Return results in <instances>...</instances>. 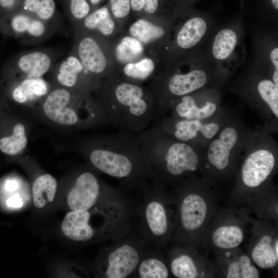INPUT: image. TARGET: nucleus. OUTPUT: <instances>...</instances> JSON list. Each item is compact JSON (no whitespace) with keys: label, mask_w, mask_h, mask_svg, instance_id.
Listing matches in <instances>:
<instances>
[{"label":"nucleus","mask_w":278,"mask_h":278,"mask_svg":"<svg viewBox=\"0 0 278 278\" xmlns=\"http://www.w3.org/2000/svg\"><path fill=\"white\" fill-rule=\"evenodd\" d=\"M144 51V45L138 40L132 36H126L116 46L114 54L119 62L126 64L138 61Z\"/></svg>","instance_id":"nucleus-30"},{"label":"nucleus","mask_w":278,"mask_h":278,"mask_svg":"<svg viewBox=\"0 0 278 278\" xmlns=\"http://www.w3.org/2000/svg\"><path fill=\"white\" fill-rule=\"evenodd\" d=\"M130 4L131 12L138 18L160 19L175 14L169 0H130Z\"/></svg>","instance_id":"nucleus-25"},{"label":"nucleus","mask_w":278,"mask_h":278,"mask_svg":"<svg viewBox=\"0 0 278 278\" xmlns=\"http://www.w3.org/2000/svg\"><path fill=\"white\" fill-rule=\"evenodd\" d=\"M16 0H0V6L4 8H10L16 4Z\"/></svg>","instance_id":"nucleus-44"},{"label":"nucleus","mask_w":278,"mask_h":278,"mask_svg":"<svg viewBox=\"0 0 278 278\" xmlns=\"http://www.w3.org/2000/svg\"><path fill=\"white\" fill-rule=\"evenodd\" d=\"M78 55L81 63L86 70L95 74L112 75L108 70L106 55L98 42L93 38L85 37L79 43Z\"/></svg>","instance_id":"nucleus-23"},{"label":"nucleus","mask_w":278,"mask_h":278,"mask_svg":"<svg viewBox=\"0 0 278 278\" xmlns=\"http://www.w3.org/2000/svg\"><path fill=\"white\" fill-rule=\"evenodd\" d=\"M126 195L121 189L99 179L93 172L83 171L77 176L66 202L71 211L89 210Z\"/></svg>","instance_id":"nucleus-14"},{"label":"nucleus","mask_w":278,"mask_h":278,"mask_svg":"<svg viewBox=\"0 0 278 278\" xmlns=\"http://www.w3.org/2000/svg\"><path fill=\"white\" fill-rule=\"evenodd\" d=\"M253 133L239 114L229 110L219 130L201 152V176L218 187L222 181L234 179Z\"/></svg>","instance_id":"nucleus-5"},{"label":"nucleus","mask_w":278,"mask_h":278,"mask_svg":"<svg viewBox=\"0 0 278 278\" xmlns=\"http://www.w3.org/2000/svg\"><path fill=\"white\" fill-rule=\"evenodd\" d=\"M19 182L12 179L7 180L5 183L4 188L8 192H13L19 188Z\"/></svg>","instance_id":"nucleus-43"},{"label":"nucleus","mask_w":278,"mask_h":278,"mask_svg":"<svg viewBox=\"0 0 278 278\" xmlns=\"http://www.w3.org/2000/svg\"><path fill=\"white\" fill-rule=\"evenodd\" d=\"M214 75L215 71L198 59L187 64L185 70L179 66L164 70L154 78L149 88L157 101L158 116L162 114L170 100L205 88Z\"/></svg>","instance_id":"nucleus-9"},{"label":"nucleus","mask_w":278,"mask_h":278,"mask_svg":"<svg viewBox=\"0 0 278 278\" xmlns=\"http://www.w3.org/2000/svg\"><path fill=\"white\" fill-rule=\"evenodd\" d=\"M45 27L43 24L37 20H31L27 28L28 32L34 37L41 36L44 32Z\"/></svg>","instance_id":"nucleus-39"},{"label":"nucleus","mask_w":278,"mask_h":278,"mask_svg":"<svg viewBox=\"0 0 278 278\" xmlns=\"http://www.w3.org/2000/svg\"><path fill=\"white\" fill-rule=\"evenodd\" d=\"M198 0H169L174 10L182 9L190 6Z\"/></svg>","instance_id":"nucleus-41"},{"label":"nucleus","mask_w":278,"mask_h":278,"mask_svg":"<svg viewBox=\"0 0 278 278\" xmlns=\"http://www.w3.org/2000/svg\"><path fill=\"white\" fill-rule=\"evenodd\" d=\"M47 92L45 81L39 78L24 80L13 92V98L19 103H24L27 100L41 96Z\"/></svg>","instance_id":"nucleus-31"},{"label":"nucleus","mask_w":278,"mask_h":278,"mask_svg":"<svg viewBox=\"0 0 278 278\" xmlns=\"http://www.w3.org/2000/svg\"><path fill=\"white\" fill-rule=\"evenodd\" d=\"M88 153L97 170L117 180L125 190L140 193L147 186L137 134L119 130L102 135Z\"/></svg>","instance_id":"nucleus-4"},{"label":"nucleus","mask_w":278,"mask_h":278,"mask_svg":"<svg viewBox=\"0 0 278 278\" xmlns=\"http://www.w3.org/2000/svg\"><path fill=\"white\" fill-rule=\"evenodd\" d=\"M277 161V144L269 131L265 128L254 131L238 166L233 191L240 196L267 193Z\"/></svg>","instance_id":"nucleus-7"},{"label":"nucleus","mask_w":278,"mask_h":278,"mask_svg":"<svg viewBox=\"0 0 278 278\" xmlns=\"http://www.w3.org/2000/svg\"><path fill=\"white\" fill-rule=\"evenodd\" d=\"M57 183L56 179L49 174H44L36 179L32 187L34 206L42 208L55 199Z\"/></svg>","instance_id":"nucleus-26"},{"label":"nucleus","mask_w":278,"mask_h":278,"mask_svg":"<svg viewBox=\"0 0 278 278\" xmlns=\"http://www.w3.org/2000/svg\"><path fill=\"white\" fill-rule=\"evenodd\" d=\"M31 20L29 17L24 14L16 15L12 20V27L18 32H24L27 30Z\"/></svg>","instance_id":"nucleus-38"},{"label":"nucleus","mask_w":278,"mask_h":278,"mask_svg":"<svg viewBox=\"0 0 278 278\" xmlns=\"http://www.w3.org/2000/svg\"><path fill=\"white\" fill-rule=\"evenodd\" d=\"M141 194L142 201L136 205V225L150 247L166 251L177 226V210L170 190L152 182Z\"/></svg>","instance_id":"nucleus-6"},{"label":"nucleus","mask_w":278,"mask_h":278,"mask_svg":"<svg viewBox=\"0 0 278 278\" xmlns=\"http://www.w3.org/2000/svg\"><path fill=\"white\" fill-rule=\"evenodd\" d=\"M27 143L25 127L18 123L14 126L11 136L0 139V150L7 154L15 155L22 151Z\"/></svg>","instance_id":"nucleus-32"},{"label":"nucleus","mask_w":278,"mask_h":278,"mask_svg":"<svg viewBox=\"0 0 278 278\" xmlns=\"http://www.w3.org/2000/svg\"><path fill=\"white\" fill-rule=\"evenodd\" d=\"M89 215V210L68 212L61 223L63 234L78 242L98 241L94 231L88 224Z\"/></svg>","instance_id":"nucleus-22"},{"label":"nucleus","mask_w":278,"mask_h":278,"mask_svg":"<svg viewBox=\"0 0 278 278\" xmlns=\"http://www.w3.org/2000/svg\"><path fill=\"white\" fill-rule=\"evenodd\" d=\"M99 105L107 123L134 134L146 129L158 114L157 101L149 88L115 73L107 77Z\"/></svg>","instance_id":"nucleus-3"},{"label":"nucleus","mask_w":278,"mask_h":278,"mask_svg":"<svg viewBox=\"0 0 278 278\" xmlns=\"http://www.w3.org/2000/svg\"><path fill=\"white\" fill-rule=\"evenodd\" d=\"M229 256L220 266H216V273L222 271L227 278H258L259 271L248 254L238 248L229 250Z\"/></svg>","instance_id":"nucleus-20"},{"label":"nucleus","mask_w":278,"mask_h":278,"mask_svg":"<svg viewBox=\"0 0 278 278\" xmlns=\"http://www.w3.org/2000/svg\"><path fill=\"white\" fill-rule=\"evenodd\" d=\"M115 22L108 4L94 10L84 19L86 28L97 30L106 36L111 35L114 31Z\"/></svg>","instance_id":"nucleus-27"},{"label":"nucleus","mask_w":278,"mask_h":278,"mask_svg":"<svg viewBox=\"0 0 278 278\" xmlns=\"http://www.w3.org/2000/svg\"><path fill=\"white\" fill-rule=\"evenodd\" d=\"M202 247L171 246L166 251V258L171 276L176 278L209 277L216 273L214 262Z\"/></svg>","instance_id":"nucleus-15"},{"label":"nucleus","mask_w":278,"mask_h":278,"mask_svg":"<svg viewBox=\"0 0 278 278\" xmlns=\"http://www.w3.org/2000/svg\"><path fill=\"white\" fill-rule=\"evenodd\" d=\"M51 60L42 52H32L22 56L18 62L20 70L30 77L39 78L49 70Z\"/></svg>","instance_id":"nucleus-28"},{"label":"nucleus","mask_w":278,"mask_h":278,"mask_svg":"<svg viewBox=\"0 0 278 278\" xmlns=\"http://www.w3.org/2000/svg\"><path fill=\"white\" fill-rule=\"evenodd\" d=\"M267 220H253L248 254L256 267L272 269L278 264V238L275 226Z\"/></svg>","instance_id":"nucleus-16"},{"label":"nucleus","mask_w":278,"mask_h":278,"mask_svg":"<svg viewBox=\"0 0 278 278\" xmlns=\"http://www.w3.org/2000/svg\"><path fill=\"white\" fill-rule=\"evenodd\" d=\"M55 7L54 0H41L39 7L36 13L41 19L47 20L53 15Z\"/></svg>","instance_id":"nucleus-37"},{"label":"nucleus","mask_w":278,"mask_h":278,"mask_svg":"<svg viewBox=\"0 0 278 278\" xmlns=\"http://www.w3.org/2000/svg\"><path fill=\"white\" fill-rule=\"evenodd\" d=\"M209 27L207 18L201 14L191 13L177 31L173 43L182 51L196 47L206 36Z\"/></svg>","instance_id":"nucleus-17"},{"label":"nucleus","mask_w":278,"mask_h":278,"mask_svg":"<svg viewBox=\"0 0 278 278\" xmlns=\"http://www.w3.org/2000/svg\"><path fill=\"white\" fill-rule=\"evenodd\" d=\"M41 0H24V8L31 12H35L38 10Z\"/></svg>","instance_id":"nucleus-42"},{"label":"nucleus","mask_w":278,"mask_h":278,"mask_svg":"<svg viewBox=\"0 0 278 278\" xmlns=\"http://www.w3.org/2000/svg\"><path fill=\"white\" fill-rule=\"evenodd\" d=\"M244 207L220 209L204 236L202 247L217 252L239 248L251 231L253 220Z\"/></svg>","instance_id":"nucleus-10"},{"label":"nucleus","mask_w":278,"mask_h":278,"mask_svg":"<svg viewBox=\"0 0 278 278\" xmlns=\"http://www.w3.org/2000/svg\"><path fill=\"white\" fill-rule=\"evenodd\" d=\"M241 90L242 99L265 123V129L276 132L278 122V87L266 70L254 76Z\"/></svg>","instance_id":"nucleus-13"},{"label":"nucleus","mask_w":278,"mask_h":278,"mask_svg":"<svg viewBox=\"0 0 278 278\" xmlns=\"http://www.w3.org/2000/svg\"><path fill=\"white\" fill-rule=\"evenodd\" d=\"M177 226L169 246L200 247L219 208V187L198 174L171 186Z\"/></svg>","instance_id":"nucleus-1"},{"label":"nucleus","mask_w":278,"mask_h":278,"mask_svg":"<svg viewBox=\"0 0 278 278\" xmlns=\"http://www.w3.org/2000/svg\"><path fill=\"white\" fill-rule=\"evenodd\" d=\"M90 3L91 9H96L101 3L104 0H88Z\"/></svg>","instance_id":"nucleus-45"},{"label":"nucleus","mask_w":278,"mask_h":278,"mask_svg":"<svg viewBox=\"0 0 278 278\" xmlns=\"http://www.w3.org/2000/svg\"><path fill=\"white\" fill-rule=\"evenodd\" d=\"M147 179L165 187L200 173L201 153L164 134L155 124L137 134Z\"/></svg>","instance_id":"nucleus-2"},{"label":"nucleus","mask_w":278,"mask_h":278,"mask_svg":"<svg viewBox=\"0 0 278 278\" xmlns=\"http://www.w3.org/2000/svg\"><path fill=\"white\" fill-rule=\"evenodd\" d=\"M83 69L80 61L75 57L71 56L61 64L57 80L63 85L73 87L76 84L79 75Z\"/></svg>","instance_id":"nucleus-33"},{"label":"nucleus","mask_w":278,"mask_h":278,"mask_svg":"<svg viewBox=\"0 0 278 278\" xmlns=\"http://www.w3.org/2000/svg\"><path fill=\"white\" fill-rule=\"evenodd\" d=\"M272 6L276 10H278V0H270Z\"/></svg>","instance_id":"nucleus-46"},{"label":"nucleus","mask_w":278,"mask_h":278,"mask_svg":"<svg viewBox=\"0 0 278 278\" xmlns=\"http://www.w3.org/2000/svg\"><path fill=\"white\" fill-rule=\"evenodd\" d=\"M69 2L71 13L75 19H83L91 12L88 0H69Z\"/></svg>","instance_id":"nucleus-36"},{"label":"nucleus","mask_w":278,"mask_h":278,"mask_svg":"<svg viewBox=\"0 0 278 278\" xmlns=\"http://www.w3.org/2000/svg\"><path fill=\"white\" fill-rule=\"evenodd\" d=\"M6 202L7 206L14 208L21 207L23 204V200L18 193L12 195Z\"/></svg>","instance_id":"nucleus-40"},{"label":"nucleus","mask_w":278,"mask_h":278,"mask_svg":"<svg viewBox=\"0 0 278 278\" xmlns=\"http://www.w3.org/2000/svg\"><path fill=\"white\" fill-rule=\"evenodd\" d=\"M224 109L221 107V97L218 92L205 87L170 100L160 115L208 121L218 117Z\"/></svg>","instance_id":"nucleus-12"},{"label":"nucleus","mask_w":278,"mask_h":278,"mask_svg":"<svg viewBox=\"0 0 278 278\" xmlns=\"http://www.w3.org/2000/svg\"><path fill=\"white\" fill-rule=\"evenodd\" d=\"M228 112L225 109L218 117L208 121L162 115L154 120L155 124L167 136L188 144L201 152L217 133Z\"/></svg>","instance_id":"nucleus-11"},{"label":"nucleus","mask_w":278,"mask_h":278,"mask_svg":"<svg viewBox=\"0 0 278 278\" xmlns=\"http://www.w3.org/2000/svg\"><path fill=\"white\" fill-rule=\"evenodd\" d=\"M242 39L239 31L235 27H224L215 34L211 45V54L217 64L222 66L231 62L239 51Z\"/></svg>","instance_id":"nucleus-18"},{"label":"nucleus","mask_w":278,"mask_h":278,"mask_svg":"<svg viewBox=\"0 0 278 278\" xmlns=\"http://www.w3.org/2000/svg\"><path fill=\"white\" fill-rule=\"evenodd\" d=\"M157 19H159L138 18L129 28L130 36L138 40L143 45L159 43L164 41L168 37L169 25L165 23H154Z\"/></svg>","instance_id":"nucleus-24"},{"label":"nucleus","mask_w":278,"mask_h":278,"mask_svg":"<svg viewBox=\"0 0 278 278\" xmlns=\"http://www.w3.org/2000/svg\"><path fill=\"white\" fill-rule=\"evenodd\" d=\"M266 59L268 61L267 72L272 80L278 87V47L276 45L272 46L268 51Z\"/></svg>","instance_id":"nucleus-35"},{"label":"nucleus","mask_w":278,"mask_h":278,"mask_svg":"<svg viewBox=\"0 0 278 278\" xmlns=\"http://www.w3.org/2000/svg\"><path fill=\"white\" fill-rule=\"evenodd\" d=\"M155 69V65L153 60L145 58L134 62L126 64L121 75L116 74L125 80L142 84L151 77Z\"/></svg>","instance_id":"nucleus-29"},{"label":"nucleus","mask_w":278,"mask_h":278,"mask_svg":"<svg viewBox=\"0 0 278 278\" xmlns=\"http://www.w3.org/2000/svg\"><path fill=\"white\" fill-rule=\"evenodd\" d=\"M149 247L136 226L133 224L124 236L101 248L93 272L99 277H131L142 255Z\"/></svg>","instance_id":"nucleus-8"},{"label":"nucleus","mask_w":278,"mask_h":278,"mask_svg":"<svg viewBox=\"0 0 278 278\" xmlns=\"http://www.w3.org/2000/svg\"><path fill=\"white\" fill-rule=\"evenodd\" d=\"M165 251L150 247L142 255L131 277L167 278L171 275Z\"/></svg>","instance_id":"nucleus-21"},{"label":"nucleus","mask_w":278,"mask_h":278,"mask_svg":"<svg viewBox=\"0 0 278 278\" xmlns=\"http://www.w3.org/2000/svg\"><path fill=\"white\" fill-rule=\"evenodd\" d=\"M108 5L115 21L122 22L131 13L130 0H108Z\"/></svg>","instance_id":"nucleus-34"},{"label":"nucleus","mask_w":278,"mask_h":278,"mask_svg":"<svg viewBox=\"0 0 278 278\" xmlns=\"http://www.w3.org/2000/svg\"><path fill=\"white\" fill-rule=\"evenodd\" d=\"M70 93L64 89H57L50 93L43 104L45 115L54 121L65 126L76 125L80 120L77 113L66 107L70 100Z\"/></svg>","instance_id":"nucleus-19"}]
</instances>
